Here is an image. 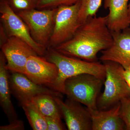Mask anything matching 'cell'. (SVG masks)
<instances>
[{"mask_svg":"<svg viewBox=\"0 0 130 130\" xmlns=\"http://www.w3.org/2000/svg\"><path fill=\"white\" fill-rule=\"evenodd\" d=\"M29 123L34 130H47L45 117L31 101L21 105Z\"/></svg>","mask_w":130,"mask_h":130,"instance_id":"17","label":"cell"},{"mask_svg":"<svg viewBox=\"0 0 130 130\" xmlns=\"http://www.w3.org/2000/svg\"><path fill=\"white\" fill-rule=\"evenodd\" d=\"M80 2L79 20L81 23L90 17L96 16L102 0H79Z\"/></svg>","mask_w":130,"mask_h":130,"instance_id":"18","label":"cell"},{"mask_svg":"<svg viewBox=\"0 0 130 130\" xmlns=\"http://www.w3.org/2000/svg\"><path fill=\"white\" fill-rule=\"evenodd\" d=\"M128 14H129V18L130 21V0H129V5H128Z\"/></svg>","mask_w":130,"mask_h":130,"instance_id":"26","label":"cell"},{"mask_svg":"<svg viewBox=\"0 0 130 130\" xmlns=\"http://www.w3.org/2000/svg\"><path fill=\"white\" fill-rule=\"evenodd\" d=\"M80 6L79 1L73 5H61L57 8L47 49L67 41L76 33L82 24L79 20Z\"/></svg>","mask_w":130,"mask_h":130,"instance_id":"5","label":"cell"},{"mask_svg":"<svg viewBox=\"0 0 130 130\" xmlns=\"http://www.w3.org/2000/svg\"><path fill=\"white\" fill-rule=\"evenodd\" d=\"M112 32V43L108 48L101 51L100 60L116 62L124 69L130 68V28Z\"/></svg>","mask_w":130,"mask_h":130,"instance_id":"12","label":"cell"},{"mask_svg":"<svg viewBox=\"0 0 130 130\" xmlns=\"http://www.w3.org/2000/svg\"><path fill=\"white\" fill-rule=\"evenodd\" d=\"M56 9L57 8H36L17 13L28 26L33 39L47 50L53 29Z\"/></svg>","mask_w":130,"mask_h":130,"instance_id":"6","label":"cell"},{"mask_svg":"<svg viewBox=\"0 0 130 130\" xmlns=\"http://www.w3.org/2000/svg\"><path fill=\"white\" fill-rule=\"evenodd\" d=\"M120 102L108 109L89 110L91 115L92 130L126 129L120 116Z\"/></svg>","mask_w":130,"mask_h":130,"instance_id":"13","label":"cell"},{"mask_svg":"<svg viewBox=\"0 0 130 130\" xmlns=\"http://www.w3.org/2000/svg\"><path fill=\"white\" fill-rule=\"evenodd\" d=\"M55 97L48 94H41L32 98L31 101L44 117L61 119L63 116Z\"/></svg>","mask_w":130,"mask_h":130,"instance_id":"16","label":"cell"},{"mask_svg":"<svg viewBox=\"0 0 130 130\" xmlns=\"http://www.w3.org/2000/svg\"><path fill=\"white\" fill-rule=\"evenodd\" d=\"M6 60L7 69L11 73H23L28 58L38 55L26 42L14 37H9L1 47Z\"/></svg>","mask_w":130,"mask_h":130,"instance_id":"8","label":"cell"},{"mask_svg":"<svg viewBox=\"0 0 130 130\" xmlns=\"http://www.w3.org/2000/svg\"><path fill=\"white\" fill-rule=\"evenodd\" d=\"M46 121L47 130H66L61 119L52 117H44Z\"/></svg>","mask_w":130,"mask_h":130,"instance_id":"22","label":"cell"},{"mask_svg":"<svg viewBox=\"0 0 130 130\" xmlns=\"http://www.w3.org/2000/svg\"><path fill=\"white\" fill-rule=\"evenodd\" d=\"M79 0H38L37 9H53L61 5H73Z\"/></svg>","mask_w":130,"mask_h":130,"instance_id":"20","label":"cell"},{"mask_svg":"<svg viewBox=\"0 0 130 130\" xmlns=\"http://www.w3.org/2000/svg\"><path fill=\"white\" fill-rule=\"evenodd\" d=\"M120 116L125 125L126 129L130 130V96L120 101Z\"/></svg>","mask_w":130,"mask_h":130,"instance_id":"21","label":"cell"},{"mask_svg":"<svg viewBox=\"0 0 130 130\" xmlns=\"http://www.w3.org/2000/svg\"><path fill=\"white\" fill-rule=\"evenodd\" d=\"M9 81L11 94L20 105L31 101L32 98L41 94H48L61 98L63 97L62 93L35 83L23 73H11L9 74Z\"/></svg>","mask_w":130,"mask_h":130,"instance_id":"9","label":"cell"},{"mask_svg":"<svg viewBox=\"0 0 130 130\" xmlns=\"http://www.w3.org/2000/svg\"><path fill=\"white\" fill-rule=\"evenodd\" d=\"M56 65L45 57L32 55L28 58L24 74L35 83L49 88L58 76Z\"/></svg>","mask_w":130,"mask_h":130,"instance_id":"11","label":"cell"},{"mask_svg":"<svg viewBox=\"0 0 130 130\" xmlns=\"http://www.w3.org/2000/svg\"><path fill=\"white\" fill-rule=\"evenodd\" d=\"M44 56L49 61L56 65L59 72L57 79L49 88L63 94L64 93L65 82L72 77L89 74L105 80V65L98 61L90 62L67 56L52 48L47 50Z\"/></svg>","mask_w":130,"mask_h":130,"instance_id":"2","label":"cell"},{"mask_svg":"<svg viewBox=\"0 0 130 130\" xmlns=\"http://www.w3.org/2000/svg\"><path fill=\"white\" fill-rule=\"evenodd\" d=\"M104 81L92 74H83L68 79L64 84L67 98L85 105L90 111L98 109V98Z\"/></svg>","mask_w":130,"mask_h":130,"instance_id":"4","label":"cell"},{"mask_svg":"<svg viewBox=\"0 0 130 130\" xmlns=\"http://www.w3.org/2000/svg\"><path fill=\"white\" fill-rule=\"evenodd\" d=\"M113 41L107 16H95L81 24L70 40L52 48L65 55L95 62L98 53L111 46Z\"/></svg>","mask_w":130,"mask_h":130,"instance_id":"1","label":"cell"},{"mask_svg":"<svg viewBox=\"0 0 130 130\" xmlns=\"http://www.w3.org/2000/svg\"><path fill=\"white\" fill-rule=\"evenodd\" d=\"M1 19L8 36L21 39L30 45L38 55L44 56L47 49L33 39L28 26L12 9L7 0L0 2Z\"/></svg>","mask_w":130,"mask_h":130,"instance_id":"7","label":"cell"},{"mask_svg":"<svg viewBox=\"0 0 130 130\" xmlns=\"http://www.w3.org/2000/svg\"><path fill=\"white\" fill-rule=\"evenodd\" d=\"M55 100L69 130H92V120L90 112L81 103L67 98L55 97Z\"/></svg>","mask_w":130,"mask_h":130,"instance_id":"10","label":"cell"},{"mask_svg":"<svg viewBox=\"0 0 130 130\" xmlns=\"http://www.w3.org/2000/svg\"><path fill=\"white\" fill-rule=\"evenodd\" d=\"M106 70L103 92L98 98L99 110L109 109L120 102L123 98L130 96V88L123 74L124 68L113 61H103Z\"/></svg>","mask_w":130,"mask_h":130,"instance_id":"3","label":"cell"},{"mask_svg":"<svg viewBox=\"0 0 130 130\" xmlns=\"http://www.w3.org/2000/svg\"><path fill=\"white\" fill-rule=\"evenodd\" d=\"M15 12L37 8L38 0H7Z\"/></svg>","mask_w":130,"mask_h":130,"instance_id":"19","label":"cell"},{"mask_svg":"<svg viewBox=\"0 0 130 130\" xmlns=\"http://www.w3.org/2000/svg\"><path fill=\"white\" fill-rule=\"evenodd\" d=\"M123 74L125 80L130 88V68L123 69Z\"/></svg>","mask_w":130,"mask_h":130,"instance_id":"25","label":"cell"},{"mask_svg":"<svg viewBox=\"0 0 130 130\" xmlns=\"http://www.w3.org/2000/svg\"><path fill=\"white\" fill-rule=\"evenodd\" d=\"M6 60L2 51L0 53V105L6 115L9 123L18 119L17 113L11 99L8 71L7 69Z\"/></svg>","mask_w":130,"mask_h":130,"instance_id":"15","label":"cell"},{"mask_svg":"<svg viewBox=\"0 0 130 130\" xmlns=\"http://www.w3.org/2000/svg\"><path fill=\"white\" fill-rule=\"evenodd\" d=\"M1 43L0 47H1L3 44L6 42L8 38L6 32H5V29L3 26H1Z\"/></svg>","mask_w":130,"mask_h":130,"instance_id":"24","label":"cell"},{"mask_svg":"<svg viewBox=\"0 0 130 130\" xmlns=\"http://www.w3.org/2000/svg\"><path fill=\"white\" fill-rule=\"evenodd\" d=\"M129 0H105L104 7L109 10L107 25L112 32L120 31L129 26Z\"/></svg>","mask_w":130,"mask_h":130,"instance_id":"14","label":"cell"},{"mask_svg":"<svg viewBox=\"0 0 130 130\" xmlns=\"http://www.w3.org/2000/svg\"><path fill=\"white\" fill-rule=\"evenodd\" d=\"M25 129L23 121L21 120L17 119L9 123L7 125L0 126L1 130H24Z\"/></svg>","mask_w":130,"mask_h":130,"instance_id":"23","label":"cell"}]
</instances>
